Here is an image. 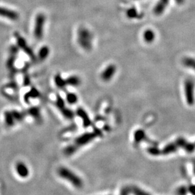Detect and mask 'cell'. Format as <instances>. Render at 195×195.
Segmentation results:
<instances>
[{"mask_svg":"<svg viewBox=\"0 0 195 195\" xmlns=\"http://www.w3.org/2000/svg\"><path fill=\"white\" fill-rule=\"evenodd\" d=\"M156 38V34L153 30L147 29L143 33V40L147 43H152L153 42Z\"/></svg>","mask_w":195,"mask_h":195,"instance_id":"7c38bea8","label":"cell"},{"mask_svg":"<svg viewBox=\"0 0 195 195\" xmlns=\"http://www.w3.org/2000/svg\"><path fill=\"white\" fill-rule=\"evenodd\" d=\"M15 170L17 175L19 176L20 178L23 179L28 178L30 174L29 169L25 163L22 162H19L16 163L15 166Z\"/></svg>","mask_w":195,"mask_h":195,"instance_id":"8992f818","label":"cell"},{"mask_svg":"<svg viewBox=\"0 0 195 195\" xmlns=\"http://www.w3.org/2000/svg\"><path fill=\"white\" fill-rule=\"evenodd\" d=\"M76 114L78 116L80 117L82 119L83 126L85 128H88L91 125V121L88 116L87 113L85 112L83 109L78 107L76 111Z\"/></svg>","mask_w":195,"mask_h":195,"instance_id":"9c48e42d","label":"cell"},{"mask_svg":"<svg viewBox=\"0 0 195 195\" xmlns=\"http://www.w3.org/2000/svg\"><path fill=\"white\" fill-rule=\"evenodd\" d=\"M28 113L36 120L40 119V109L37 107H32L30 108L28 111Z\"/></svg>","mask_w":195,"mask_h":195,"instance_id":"ac0fdd59","label":"cell"},{"mask_svg":"<svg viewBox=\"0 0 195 195\" xmlns=\"http://www.w3.org/2000/svg\"><path fill=\"white\" fill-rule=\"evenodd\" d=\"M58 174L61 178L68 181L76 188H81L83 186V181L80 177L75 173L65 167H61L58 170Z\"/></svg>","mask_w":195,"mask_h":195,"instance_id":"3957f363","label":"cell"},{"mask_svg":"<svg viewBox=\"0 0 195 195\" xmlns=\"http://www.w3.org/2000/svg\"><path fill=\"white\" fill-rule=\"evenodd\" d=\"M77 42L83 50L90 51L92 48L93 35L90 30L84 27H81L77 30Z\"/></svg>","mask_w":195,"mask_h":195,"instance_id":"7a4b0ae2","label":"cell"},{"mask_svg":"<svg viewBox=\"0 0 195 195\" xmlns=\"http://www.w3.org/2000/svg\"><path fill=\"white\" fill-rule=\"evenodd\" d=\"M54 83H55L56 86L59 89H64L67 86L66 79H64L60 74H57L54 76Z\"/></svg>","mask_w":195,"mask_h":195,"instance_id":"2e32d148","label":"cell"},{"mask_svg":"<svg viewBox=\"0 0 195 195\" xmlns=\"http://www.w3.org/2000/svg\"><path fill=\"white\" fill-rule=\"evenodd\" d=\"M39 97H40L39 91L36 88L33 87L26 94L24 97V100L27 103L30 100H31V99H36L38 98Z\"/></svg>","mask_w":195,"mask_h":195,"instance_id":"5bb4252c","label":"cell"},{"mask_svg":"<svg viewBox=\"0 0 195 195\" xmlns=\"http://www.w3.org/2000/svg\"><path fill=\"white\" fill-rule=\"evenodd\" d=\"M178 4H182V3L184 2V0H176Z\"/></svg>","mask_w":195,"mask_h":195,"instance_id":"d4e9b609","label":"cell"},{"mask_svg":"<svg viewBox=\"0 0 195 195\" xmlns=\"http://www.w3.org/2000/svg\"><path fill=\"white\" fill-rule=\"evenodd\" d=\"M11 112L13 114L16 122H20L24 119V114L21 112L18 111L16 110H14L11 111Z\"/></svg>","mask_w":195,"mask_h":195,"instance_id":"cb8c5ba5","label":"cell"},{"mask_svg":"<svg viewBox=\"0 0 195 195\" xmlns=\"http://www.w3.org/2000/svg\"><path fill=\"white\" fill-rule=\"evenodd\" d=\"M50 49H49L47 46L42 47L40 49V50L39 51V53H38L39 59H40V60L46 59L48 57L49 54H50Z\"/></svg>","mask_w":195,"mask_h":195,"instance_id":"d6986e66","label":"cell"},{"mask_svg":"<svg viewBox=\"0 0 195 195\" xmlns=\"http://www.w3.org/2000/svg\"><path fill=\"white\" fill-rule=\"evenodd\" d=\"M183 65L195 71V59L191 57L184 58L182 61Z\"/></svg>","mask_w":195,"mask_h":195,"instance_id":"e0dca14e","label":"cell"},{"mask_svg":"<svg viewBox=\"0 0 195 195\" xmlns=\"http://www.w3.org/2000/svg\"><path fill=\"white\" fill-rule=\"evenodd\" d=\"M0 16L7 18L8 19L11 20H16L19 18V15L17 14L16 12L2 7H0Z\"/></svg>","mask_w":195,"mask_h":195,"instance_id":"8fae6325","label":"cell"},{"mask_svg":"<svg viewBox=\"0 0 195 195\" xmlns=\"http://www.w3.org/2000/svg\"><path fill=\"white\" fill-rule=\"evenodd\" d=\"M116 71V66L114 64H109L101 74V78L103 81L108 82L111 80Z\"/></svg>","mask_w":195,"mask_h":195,"instance_id":"52a82bcc","label":"cell"},{"mask_svg":"<svg viewBox=\"0 0 195 195\" xmlns=\"http://www.w3.org/2000/svg\"><path fill=\"white\" fill-rule=\"evenodd\" d=\"M3 116H4V123L6 124V125L8 126V127H12L15 125L16 121L11 111H5L4 112Z\"/></svg>","mask_w":195,"mask_h":195,"instance_id":"4fadbf2b","label":"cell"},{"mask_svg":"<svg viewBox=\"0 0 195 195\" xmlns=\"http://www.w3.org/2000/svg\"><path fill=\"white\" fill-rule=\"evenodd\" d=\"M184 93L188 104L193 106L194 103V83L192 79H187L185 81Z\"/></svg>","mask_w":195,"mask_h":195,"instance_id":"277c9868","label":"cell"},{"mask_svg":"<svg viewBox=\"0 0 195 195\" xmlns=\"http://www.w3.org/2000/svg\"><path fill=\"white\" fill-rule=\"evenodd\" d=\"M61 113L63 116L68 119H72L75 116V113L74 111H71L70 109L65 107L62 110H61Z\"/></svg>","mask_w":195,"mask_h":195,"instance_id":"44dd1931","label":"cell"},{"mask_svg":"<svg viewBox=\"0 0 195 195\" xmlns=\"http://www.w3.org/2000/svg\"><path fill=\"white\" fill-rule=\"evenodd\" d=\"M102 135V133L100 131L95 130L93 132H88L85 133L83 135L78 136L75 140L74 143L72 144L68 145V147H66L64 150V152L66 155H71L81 147L83 146L86 145L88 143L91 142L94 139L97 138V136H99Z\"/></svg>","mask_w":195,"mask_h":195,"instance_id":"6da1fadb","label":"cell"},{"mask_svg":"<svg viewBox=\"0 0 195 195\" xmlns=\"http://www.w3.org/2000/svg\"><path fill=\"white\" fill-rule=\"evenodd\" d=\"M66 101L70 105L75 104L78 102V97L75 93L68 92L66 95Z\"/></svg>","mask_w":195,"mask_h":195,"instance_id":"ffe728a7","label":"cell"},{"mask_svg":"<svg viewBox=\"0 0 195 195\" xmlns=\"http://www.w3.org/2000/svg\"><path fill=\"white\" fill-rule=\"evenodd\" d=\"M54 104H55V106H56V107L59 109V111L62 110L63 109H64L65 107H66L65 105L66 103H65L64 99H63L62 97V96H60L59 95H56Z\"/></svg>","mask_w":195,"mask_h":195,"instance_id":"7402d4cb","label":"cell"},{"mask_svg":"<svg viewBox=\"0 0 195 195\" xmlns=\"http://www.w3.org/2000/svg\"><path fill=\"white\" fill-rule=\"evenodd\" d=\"M138 11L134 7L130 8L126 11V16L130 19H135L136 17H138Z\"/></svg>","mask_w":195,"mask_h":195,"instance_id":"603a6c76","label":"cell"},{"mask_svg":"<svg viewBox=\"0 0 195 195\" xmlns=\"http://www.w3.org/2000/svg\"><path fill=\"white\" fill-rule=\"evenodd\" d=\"M16 39H17V44L19 45V46H20V47L22 49V50H23L24 51H25L27 53V54H28V55L33 59V58H35L34 54L33 53L32 51L30 50V48L27 46L26 40H24L22 37H20V35L17 36Z\"/></svg>","mask_w":195,"mask_h":195,"instance_id":"30bf717a","label":"cell"},{"mask_svg":"<svg viewBox=\"0 0 195 195\" xmlns=\"http://www.w3.org/2000/svg\"><path fill=\"white\" fill-rule=\"evenodd\" d=\"M66 82L67 86L71 87H78L81 83L80 78L75 75L70 76L66 79Z\"/></svg>","mask_w":195,"mask_h":195,"instance_id":"9a60e30c","label":"cell"},{"mask_svg":"<svg viewBox=\"0 0 195 195\" xmlns=\"http://www.w3.org/2000/svg\"><path fill=\"white\" fill-rule=\"evenodd\" d=\"M46 22V17L43 14H38L35 18V27L34 30V34L35 38L40 40L43 36L44 27Z\"/></svg>","mask_w":195,"mask_h":195,"instance_id":"5b68a950","label":"cell"},{"mask_svg":"<svg viewBox=\"0 0 195 195\" xmlns=\"http://www.w3.org/2000/svg\"><path fill=\"white\" fill-rule=\"evenodd\" d=\"M170 0H158L153 9V12L156 16H160L167 8Z\"/></svg>","mask_w":195,"mask_h":195,"instance_id":"ba28073f","label":"cell"}]
</instances>
